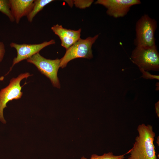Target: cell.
<instances>
[{
  "label": "cell",
  "mask_w": 159,
  "mask_h": 159,
  "mask_svg": "<svg viewBox=\"0 0 159 159\" xmlns=\"http://www.w3.org/2000/svg\"><path fill=\"white\" fill-rule=\"evenodd\" d=\"M55 43V42L54 39L37 44H19L15 42H11L10 44V46L11 47L16 49L17 55L16 57L14 58L12 66L10 67L9 72L5 75H7L11 70L14 66L16 64L24 59H27L33 55L39 53L42 49L45 47Z\"/></svg>",
  "instance_id": "52a82bcc"
},
{
  "label": "cell",
  "mask_w": 159,
  "mask_h": 159,
  "mask_svg": "<svg viewBox=\"0 0 159 159\" xmlns=\"http://www.w3.org/2000/svg\"><path fill=\"white\" fill-rule=\"evenodd\" d=\"M51 29L59 37L61 46L66 50L80 38L81 29L77 30L67 29L58 24L53 25Z\"/></svg>",
  "instance_id": "9c48e42d"
},
{
  "label": "cell",
  "mask_w": 159,
  "mask_h": 159,
  "mask_svg": "<svg viewBox=\"0 0 159 159\" xmlns=\"http://www.w3.org/2000/svg\"><path fill=\"white\" fill-rule=\"evenodd\" d=\"M159 136H158V137L157 138V140H156V143L157 144V145H158L159 146Z\"/></svg>",
  "instance_id": "d6986e66"
},
{
  "label": "cell",
  "mask_w": 159,
  "mask_h": 159,
  "mask_svg": "<svg viewBox=\"0 0 159 159\" xmlns=\"http://www.w3.org/2000/svg\"><path fill=\"white\" fill-rule=\"evenodd\" d=\"M26 60L28 62L34 64L41 73L48 77L54 87L60 88L57 77L58 71L60 67V59H47L38 53Z\"/></svg>",
  "instance_id": "8992f818"
},
{
  "label": "cell",
  "mask_w": 159,
  "mask_h": 159,
  "mask_svg": "<svg viewBox=\"0 0 159 159\" xmlns=\"http://www.w3.org/2000/svg\"><path fill=\"white\" fill-rule=\"evenodd\" d=\"M10 10L16 23L21 19L27 16L32 10L34 0H9Z\"/></svg>",
  "instance_id": "30bf717a"
},
{
  "label": "cell",
  "mask_w": 159,
  "mask_h": 159,
  "mask_svg": "<svg viewBox=\"0 0 159 159\" xmlns=\"http://www.w3.org/2000/svg\"><path fill=\"white\" fill-rule=\"evenodd\" d=\"M32 75L29 72L21 74L17 77L11 79L9 85L0 90V121L3 123L6 122L4 117L3 110L7 107V103L13 100L21 98L23 92H21L22 86L20 85V82L24 79H26Z\"/></svg>",
  "instance_id": "5b68a950"
},
{
  "label": "cell",
  "mask_w": 159,
  "mask_h": 159,
  "mask_svg": "<svg viewBox=\"0 0 159 159\" xmlns=\"http://www.w3.org/2000/svg\"><path fill=\"white\" fill-rule=\"evenodd\" d=\"M65 1L70 7H72L73 6L74 4L73 0H65Z\"/></svg>",
  "instance_id": "ac0fdd59"
},
{
  "label": "cell",
  "mask_w": 159,
  "mask_h": 159,
  "mask_svg": "<svg viewBox=\"0 0 159 159\" xmlns=\"http://www.w3.org/2000/svg\"><path fill=\"white\" fill-rule=\"evenodd\" d=\"M140 70L142 73V75L141 76L142 77L146 79L152 80L156 79L159 80V75L152 74L148 71L142 69H140Z\"/></svg>",
  "instance_id": "9a60e30c"
},
{
  "label": "cell",
  "mask_w": 159,
  "mask_h": 159,
  "mask_svg": "<svg viewBox=\"0 0 159 159\" xmlns=\"http://www.w3.org/2000/svg\"><path fill=\"white\" fill-rule=\"evenodd\" d=\"M0 11L6 16L11 21H15L10 10L9 0H0Z\"/></svg>",
  "instance_id": "7c38bea8"
},
{
  "label": "cell",
  "mask_w": 159,
  "mask_h": 159,
  "mask_svg": "<svg viewBox=\"0 0 159 159\" xmlns=\"http://www.w3.org/2000/svg\"><path fill=\"white\" fill-rule=\"evenodd\" d=\"M94 1L93 0H73V4L77 8L84 9L90 6Z\"/></svg>",
  "instance_id": "5bb4252c"
},
{
  "label": "cell",
  "mask_w": 159,
  "mask_h": 159,
  "mask_svg": "<svg viewBox=\"0 0 159 159\" xmlns=\"http://www.w3.org/2000/svg\"><path fill=\"white\" fill-rule=\"evenodd\" d=\"M53 1V0H34L33 7L26 16L28 21L30 23L32 22L37 14L47 5Z\"/></svg>",
  "instance_id": "8fae6325"
},
{
  "label": "cell",
  "mask_w": 159,
  "mask_h": 159,
  "mask_svg": "<svg viewBox=\"0 0 159 159\" xmlns=\"http://www.w3.org/2000/svg\"><path fill=\"white\" fill-rule=\"evenodd\" d=\"M125 154L120 155H114L112 152L105 153L101 155L93 154L92 155L89 159H124ZM81 159H88L84 156L81 158Z\"/></svg>",
  "instance_id": "4fadbf2b"
},
{
  "label": "cell",
  "mask_w": 159,
  "mask_h": 159,
  "mask_svg": "<svg viewBox=\"0 0 159 159\" xmlns=\"http://www.w3.org/2000/svg\"><path fill=\"white\" fill-rule=\"evenodd\" d=\"M130 59L139 69L147 71L159 70V54L156 45L136 47Z\"/></svg>",
  "instance_id": "7a4b0ae2"
},
{
  "label": "cell",
  "mask_w": 159,
  "mask_h": 159,
  "mask_svg": "<svg viewBox=\"0 0 159 159\" xmlns=\"http://www.w3.org/2000/svg\"><path fill=\"white\" fill-rule=\"evenodd\" d=\"M157 27V22L155 19L146 14L142 15L135 25L134 44L136 47L156 45L154 35Z\"/></svg>",
  "instance_id": "3957f363"
},
{
  "label": "cell",
  "mask_w": 159,
  "mask_h": 159,
  "mask_svg": "<svg viewBox=\"0 0 159 159\" xmlns=\"http://www.w3.org/2000/svg\"><path fill=\"white\" fill-rule=\"evenodd\" d=\"M4 76L1 77H0V81H2L4 80Z\"/></svg>",
  "instance_id": "ffe728a7"
},
{
  "label": "cell",
  "mask_w": 159,
  "mask_h": 159,
  "mask_svg": "<svg viewBox=\"0 0 159 159\" xmlns=\"http://www.w3.org/2000/svg\"><path fill=\"white\" fill-rule=\"evenodd\" d=\"M141 3L139 0H97L95 3L105 7L107 14L115 18L124 17L131 6Z\"/></svg>",
  "instance_id": "ba28073f"
},
{
  "label": "cell",
  "mask_w": 159,
  "mask_h": 159,
  "mask_svg": "<svg viewBox=\"0 0 159 159\" xmlns=\"http://www.w3.org/2000/svg\"><path fill=\"white\" fill-rule=\"evenodd\" d=\"M138 135L127 159H158L154 144L155 134L150 125L144 123L137 127Z\"/></svg>",
  "instance_id": "6da1fadb"
},
{
  "label": "cell",
  "mask_w": 159,
  "mask_h": 159,
  "mask_svg": "<svg viewBox=\"0 0 159 159\" xmlns=\"http://www.w3.org/2000/svg\"><path fill=\"white\" fill-rule=\"evenodd\" d=\"M155 113L158 117H159V101L156 102L155 105Z\"/></svg>",
  "instance_id": "e0dca14e"
},
{
  "label": "cell",
  "mask_w": 159,
  "mask_h": 159,
  "mask_svg": "<svg viewBox=\"0 0 159 159\" xmlns=\"http://www.w3.org/2000/svg\"><path fill=\"white\" fill-rule=\"evenodd\" d=\"M5 46L4 43L0 41V63L2 61L5 53Z\"/></svg>",
  "instance_id": "2e32d148"
},
{
  "label": "cell",
  "mask_w": 159,
  "mask_h": 159,
  "mask_svg": "<svg viewBox=\"0 0 159 159\" xmlns=\"http://www.w3.org/2000/svg\"><path fill=\"white\" fill-rule=\"evenodd\" d=\"M99 36L98 34L85 39H80L66 50L64 56L60 59L59 67L62 68L65 67L70 61L76 58H92L93 57L92 46Z\"/></svg>",
  "instance_id": "277c9868"
}]
</instances>
